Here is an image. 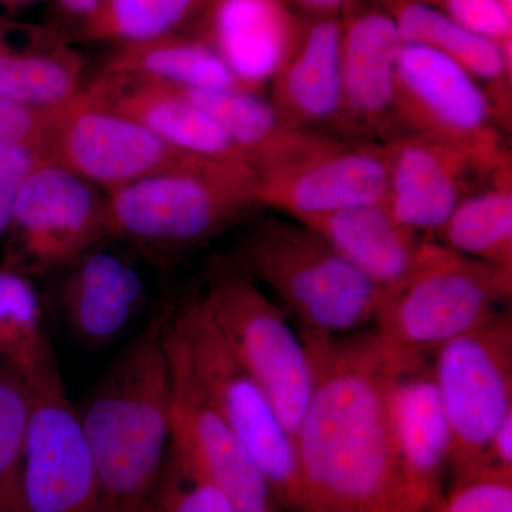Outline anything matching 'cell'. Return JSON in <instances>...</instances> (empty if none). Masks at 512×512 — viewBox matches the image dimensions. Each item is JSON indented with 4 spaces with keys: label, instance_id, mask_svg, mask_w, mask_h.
Listing matches in <instances>:
<instances>
[{
    "label": "cell",
    "instance_id": "6da1fadb",
    "mask_svg": "<svg viewBox=\"0 0 512 512\" xmlns=\"http://www.w3.org/2000/svg\"><path fill=\"white\" fill-rule=\"evenodd\" d=\"M313 387L293 434L298 501L293 512H424L400 458L392 417L399 370L375 333L302 330Z\"/></svg>",
    "mask_w": 512,
    "mask_h": 512
},
{
    "label": "cell",
    "instance_id": "7a4b0ae2",
    "mask_svg": "<svg viewBox=\"0 0 512 512\" xmlns=\"http://www.w3.org/2000/svg\"><path fill=\"white\" fill-rule=\"evenodd\" d=\"M164 315L130 339L77 407L103 512L140 511L167 460L173 389Z\"/></svg>",
    "mask_w": 512,
    "mask_h": 512
},
{
    "label": "cell",
    "instance_id": "3957f363",
    "mask_svg": "<svg viewBox=\"0 0 512 512\" xmlns=\"http://www.w3.org/2000/svg\"><path fill=\"white\" fill-rule=\"evenodd\" d=\"M511 296L512 271L429 239L412 274L377 296L373 333L390 363L410 372L507 308Z\"/></svg>",
    "mask_w": 512,
    "mask_h": 512
},
{
    "label": "cell",
    "instance_id": "277c9868",
    "mask_svg": "<svg viewBox=\"0 0 512 512\" xmlns=\"http://www.w3.org/2000/svg\"><path fill=\"white\" fill-rule=\"evenodd\" d=\"M231 262L274 293L303 330L348 335L375 322L379 293L373 285L293 218L258 222L238 242Z\"/></svg>",
    "mask_w": 512,
    "mask_h": 512
},
{
    "label": "cell",
    "instance_id": "5b68a950",
    "mask_svg": "<svg viewBox=\"0 0 512 512\" xmlns=\"http://www.w3.org/2000/svg\"><path fill=\"white\" fill-rule=\"evenodd\" d=\"M256 207L252 168L198 160L106 192L107 239L171 254L205 244Z\"/></svg>",
    "mask_w": 512,
    "mask_h": 512
},
{
    "label": "cell",
    "instance_id": "8992f818",
    "mask_svg": "<svg viewBox=\"0 0 512 512\" xmlns=\"http://www.w3.org/2000/svg\"><path fill=\"white\" fill-rule=\"evenodd\" d=\"M205 396L247 448L285 512L298 501L295 441L198 299L167 313Z\"/></svg>",
    "mask_w": 512,
    "mask_h": 512
},
{
    "label": "cell",
    "instance_id": "52a82bcc",
    "mask_svg": "<svg viewBox=\"0 0 512 512\" xmlns=\"http://www.w3.org/2000/svg\"><path fill=\"white\" fill-rule=\"evenodd\" d=\"M197 299L293 436L311 399L313 373L284 309L234 262L220 266Z\"/></svg>",
    "mask_w": 512,
    "mask_h": 512
},
{
    "label": "cell",
    "instance_id": "ba28073f",
    "mask_svg": "<svg viewBox=\"0 0 512 512\" xmlns=\"http://www.w3.org/2000/svg\"><path fill=\"white\" fill-rule=\"evenodd\" d=\"M451 433L448 468L485 464L488 443L512 413V315L503 309L433 355Z\"/></svg>",
    "mask_w": 512,
    "mask_h": 512
},
{
    "label": "cell",
    "instance_id": "9c48e42d",
    "mask_svg": "<svg viewBox=\"0 0 512 512\" xmlns=\"http://www.w3.org/2000/svg\"><path fill=\"white\" fill-rule=\"evenodd\" d=\"M399 136L436 138L493 161L511 158L487 90L450 57L404 43L397 63Z\"/></svg>",
    "mask_w": 512,
    "mask_h": 512
},
{
    "label": "cell",
    "instance_id": "30bf717a",
    "mask_svg": "<svg viewBox=\"0 0 512 512\" xmlns=\"http://www.w3.org/2000/svg\"><path fill=\"white\" fill-rule=\"evenodd\" d=\"M45 156L106 192L201 160L80 90L52 111Z\"/></svg>",
    "mask_w": 512,
    "mask_h": 512
},
{
    "label": "cell",
    "instance_id": "8fae6325",
    "mask_svg": "<svg viewBox=\"0 0 512 512\" xmlns=\"http://www.w3.org/2000/svg\"><path fill=\"white\" fill-rule=\"evenodd\" d=\"M164 343L173 389L171 447L175 453L214 484L238 512H285L247 448L205 396L167 313Z\"/></svg>",
    "mask_w": 512,
    "mask_h": 512
},
{
    "label": "cell",
    "instance_id": "7c38bea8",
    "mask_svg": "<svg viewBox=\"0 0 512 512\" xmlns=\"http://www.w3.org/2000/svg\"><path fill=\"white\" fill-rule=\"evenodd\" d=\"M96 188L50 158H40L16 195L9 229L16 248L10 262L29 274L52 271L107 241L106 194Z\"/></svg>",
    "mask_w": 512,
    "mask_h": 512
},
{
    "label": "cell",
    "instance_id": "4fadbf2b",
    "mask_svg": "<svg viewBox=\"0 0 512 512\" xmlns=\"http://www.w3.org/2000/svg\"><path fill=\"white\" fill-rule=\"evenodd\" d=\"M30 384L26 512H103L99 478L77 407L56 369Z\"/></svg>",
    "mask_w": 512,
    "mask_h": 512
},
{
    "label": "cell",
    "instance_id": "5bb4252c",
    "mask_svg": "<svg viewBox=\"0 0 512 512\" xmlns=\"http://www.w3.org/2000/svg\"><path fill=\"white\" fill-rule=\"evenodd\" d=\"M383 148V204L404 227L433 241L458 205L512 161L493 163L466 148L416 134L392 138Z\"/></svg>",
    "mask_w": 512,
    "mask_h": 512
},
{
    "label": "cell",
    "instance_id": "9a60e30c",
    "mask_svg": "<svg viewBox=\"0 0 512 512\" xmlns=\"http://www.w3.org/2000/svg\"><path fill=\"white\" fill-rule=\"evenodd\" d=\"M386 187L383 144L335 138L292 163L256 173V202L303 220L383 202Z\"/></svg>",
    "mask_w": 512,
    "mask_h": 512
},
{
    "label": "cell",
    "instance_id": "2e32d148",
    "mask_svg": "<svg viewBox=\"0 0 512 512\" xmlns=\"http://www.w3.org/2000/svg\"><path fill=\"white\" fill-rule=\"evenodd\" d=\"M403 45L393 20L367 0H359L343 16L339 124L343 140L383 144L399 137L394 103Z\"/></svg>",
    "mask_w": 512,
    "mask_h": 512
},
{
    "label": "cell",
    "instance_id": "e0dca14e",
    "mask_svg": "<svg viewBox=\"0 0 512 512\" xmlns=\"http://www.w3.org/2000/svg\"><path fill=\"white\" fill-rule=\"evenodd\" d=\"M306 25L285 0H211L191 35L214 50L245 92L264 94Z\"/></svg>",
    "mask_w": 512,
    "mask_h": 512
},
{
    "label": "cell",
    "instance_id": "ac0fdd59",
    "mask_svg": "<svg viewBox=\"0 0 512 512\" xmlns=\"http://www.w3.org/2000/svg\"><path fill=\"white\" fill-rule=\"evenodd\" d=\"M57 306L72 338L86 348H106L126 335L146 306L147 288L128 256L104 241L63 266Z\"/></svg>",
    "mask_w": 512,
    "mask_h": 512
},
{
    "label": "cell",
    "instance_id": "d6986e66",
    "mask_svg": "<svg viewBox=\"0 0 512 512\" xmlns=\"http://www.w3.org/2000/svg\"><path fill=\"white\" fill-rule=\"evenodd\" d=\"M84 90L143 124L180 153L252 168L220 123L178 87L99 73L92 82L84 84Z\"/></svg>",
    "mask_w": 512,
    "mask_h": 512
},
{
    "label": "cell",
    "instance_id": "ffe728a7",
    "mask_svg": "<svg viewBox=\"0 0 512 512\" xmlns=\"http://www.w3.org/2000/svg\"><path fill=\"white\" fill-rule=\"evenodd\" d=\"M340 36L342 19H308L298 49L268 87V100L286 120L335 137L342 109Z\"/></svg>",
    "mask_w": 512,
    "mask_h": 512
},
{
    "label": "cell",
    "instance_id": "44dd1931",
    "mask_svg": "<svg viewBox=\"0 0 512 512\" xmlns=\"http://www.w3.org/2000/svg\"><path fill=\"white\" fill-rule=\"evenodd\" d=\"M296 221L325 238L379 295L412 274L429 241L400 224L383 202Z\"/></svg>",
    "mask_w": 512,
    "mask_h": 512
},
{
    "label": "cell",
    "instance_id": "7402d4cb",
    "mask_svg": "<svg viewBox=\"0 0 512 512\" xmlns=\"http://www.w3.org/2000/svg\"><path fill=\"white\" fill-rule=\"evenodd\" d=\"M393 20L404 43L436 50L487 90L498 123L511 127L512 53L417 0H367Z\"/></svg>",
    "mask_w": 512,
    "mask_h": 512
},
{
    "label": "cell",
    "instance_id": "603a6c76",
    "mask_svg": "<svg viewBox=\"0 0 512 512\" xmlns=\"http://www.w3.org/2000/svg\"><path fill=\"white\" fill-rule=\"evenodd\" d=\"M390 403L403 466L430 505L441 493L451 450L450 426L430 363L399 373Z\"/></svg>",
    "mask_w": 512,
    "mask_h": 512
},
{
    "label": "cell",
    "instance_id": "cb8c5ba5",
    "mask_svg": "<svg viewBox=\"0 0 512 512\" xmlns=\"http://www.w3.org/2000/svg\"><path fill=\"white\" fill-rule=\"evenodd\" d=\"M181 90L220 123L255 173L292 163L339 138L296 127L262 94Z\"/></svg>",
    "mask_w": 512,
    "mask_h": 512
},
{
    "label": "cell",
    "instance_id": "d4e9b609",
    "mask_svg": "<svg viewBox=\"0 0 512 512\" xmlns=\"http://www.w3.org/2000/svg\"><path fill=\"white\" fill-rule=\"evenodd\" d=\"M79 53L52 33H32L28 45H12L0 30V97L37 109H55L84 87Z\"/></svg>",
    "mask_w": 512,
    "mask_h": 512
},
{
    "label": "cell",
    "instance_id": "484cf974",
    "mask_svg": "<svg viewBox=\"0 0 512 512\" xmlns=\"http://www.w3.org/2000/svg\"><path fill=\"white\" fill-rule=\"evenodd\" d=\"M100 73L133 77L185 90L245 92L214 50L191 33L163 37L141 45L116 47Z\"/></svg>",
    "mask_w": 512,
    "mask_h": 512
},
{
    "label": "cell",
    "instance_id": "4316f807",
    "mask_svg": "<svg viewBox=\"0 0 512 512\" xmlns=\"http://www.w3.org/2000/svg\"><path fill=\"white\" fill-rule=\"evenodd\" d=\"M434 241L512 271V161L458 205Z\"/></svg>",
    "mask_w": 512,
    "mask_h": 512
},
{
    "label": "cell",
    "instance_id": "83f0119b",
    "mask_svg": "<svg viewBox=\"0 0 512 512\" xmlns=\"http://www.w3.org/2000/svg\"><path fill=\"white\" fill-rule=\"evenodd\" d=\"M0 362L29 383L59 369L39 292L29 272L10 261L0 266Z\"/></svg>",
    "mask_w": 512,
    "mask_h": 512
},
{
    "label": "cell",
    "instance_id": "f1b7e54d",
    "mask_svg": "<svg viewBox=\"0 0 512 512\" xmlns=\"http://www.w3.org/2000/svg\"><path fill=\"white\" fill-rule=\"evenodd\" d=\"M211 0H100L83 35L116 47L192 33Z\"/></svg>",
    "mask_w": 512,
    "mask_h": 512
},
{
    "label": "cell",
    "instance_id": "f546056e",
    "mask_svg": "<svg viewBox=\"0 0 512 512\" xmlns=\"http://www.w3.org/2000/svg\"><path fill=\"white\" fill-rule=\"evenodd\" d=\"M30 404L28 380L0 362V512H26L23 460Z\"/></svg>",
    "mask_w": 512,
    "mask_h": 512
},
{
    "label": "cell",
    "instance_id": "4dcf8cb0",
    "mask_svg": "<svg viewBox=\"0 0 512 512\" xmlns=\"http://www.w3.org/2000/svg\"><path fill=\"white\" fill-rule=\"evenodd\" d=\"M138 512H238L224 494L168 448L156 487Z\"/></svg>",
    "mask_w": 512,
    "mask_h": 512
},
{
    "label": "cell",
    "instance_id": "1f68e13d",
    "mask_svg": "<svg viewBox=\"0 0 512 512\" xmlns=\"http://www.w3.org/2000/svg\"><path fill=\"white\" fill-rule=\"evenodd\" d=\"M424 512H512V468L485 463L458 471Z\"/></svg>",
    "mask_w": 512,
    "mask_h": 512
},
{
    "label": "cell",
    "instance_id": "d6a6232c",
    "mask_svg": "<svg viewBox=\"0 0 512 512\" xmlns=\"http://www.w3.org/2000/svg\"><path fill=\"white\" fill-rule=\"evenodd\" d=\"M512 53V18L495 0H417Z\"/></svg>",
    "mask_w": 512,
    "mask_h": 512
},
{
    "label": "cell",
    "instance_id": "836d02e7",
    "mask_svg": "<svg viewBox=\"0 0 512 512\" xmlns=\"http://www.w3.org/2000/svg\"><path fill=\"white\" fill-rule=\"evenodd\" d=\"M52 111L0 97V148L30 147L45 154Z\"/></svg>",
    "mask_w": 512,
    "mask_h": 512
},
{
    "label": "cell",
    "instance_id": "e575fe53",
    "mask_svg": "<svg viewBox=\"0 0 512 512\" xmlns=\"http://www.w3.org/2000/svg\"><path fill=\"white\" fill-rule=\"evenodd\" d=\"M43 157L45 154L35 148H0V239L9 234L20 184Z\"/></svg>",
    "mask_w": 512,
    "mask_h": 512
},
{
    "label": "cell",
    "instance_id": "d590c367",
    "mask_svg": "<svg viewBox=\"0 0 512 512\" xmlns=\"http://www.w3.org/2000/svg\"><path fill=\"white\" fill-rule=\"evenodd\" d=\"M306 19L338 18L355 8L359 0H285Z\"/></svg>",
    "mask_w": 512,
    "mask_h": 512
},
{
    "label": "cell",
    "instance_id": "8d00e7d4",
    "mask_svg": "<svg viewBox=\"0 0 512 512\" xmlns=\"http://www.w3.org/2000/svg\"><path fill=\"white\" fill-rule=\"evenodd\" d=\"M485 463L512 468V413L494 431L485 453Z\"/></svg>",
    "mask_w": 512,
    "mask_h": 512
},
{
    "label": "cell",
    "instance_id": "74e56055",
    "mask_svg": "<svg viewBox=\"0 0 512 512\" xmlns=\"http://www.w3.org/2000/svg\"><path fill=\"white\" fill-rule=\"evenodd\" d=\"M57 6L73 19L84 22L92 16L94 10L99 6L100 0H56Z\"/></svg>",
    "mask_w": 512,
    "mask_h": 512
},
{
    "label": "cell",
    "instance_id": "f35d334b",
    "mask_svg": "<svg viewBox=\"0 0 512 512\" xmlns=\"http://www.w3.org/2000/svg\"><path fill=\"white\" fill-rule=\"evenodd\" d=\"M495 3L512 18V0H495Z\"/></svg>",
    "mask_w": 512,
    "mask_h": 512
},
{
    "label": "cell",
    "instance_id": "ab89813d",
    "mask_svg": "<svg viewBox=\"0 0 512 512\" xmlns=\"http://www.w3.org/2000/svg\"><path fill=\"white\" fill-rule=\"evenodd\" d=\"M2 2H5L6 5L9 6H20L26 5V3L36 2V0H2Z\"/></svg>",
    "mask_w": 512,
    "mask_h": 512
}]
</instances>
